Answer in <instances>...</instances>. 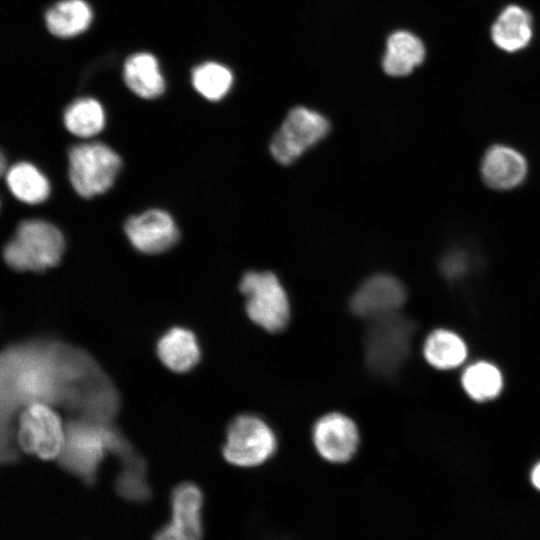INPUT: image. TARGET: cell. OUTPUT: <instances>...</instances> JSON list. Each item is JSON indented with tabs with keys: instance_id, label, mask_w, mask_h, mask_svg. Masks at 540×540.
Returning a JSON list of instances; mask_svg holds the SVG:
<instances>
[{
	"instance_id": "1",
	"label": "cell",
	"mask_w": 540,
	"mask_h": 540,
	"mask_svg": "<svg viewBox=\"0 0 540 540\" xmlns=\"http://www.w3.org/2000/svg\"><path fill=\"white\" fill-rule=\"evenodd\" d=\"M85 351L56 341H30L9 346L1 357L2 449L14 447L10 429L14 413L34 402L62 405L76 412L101 372Z\"/></svg>"
},
{
	"instance_id": "2",
	"label": "cell",
	"mask_w": 540,
	"mask_h": 540,
	"mask_svg": "<svg viewBox=\"0 0 540 540\" xmlns=\"http://www.w3.org/2000/svg\"><path fill=\"white\" fill-rule=\"evenodd\" d=\"M108 452L121 461L135 454L128 439L111 422L78 416L65 425V442L57 459L64 470L91 484Z\"/></svg>"
},
{
	"instance_id": "3",
	"label": "cell",
	"mask_w": 540,
	"mask_h": 540,
	"mask_svg": "<svg viewBox=\"0 0 540 540\" xmlns=\"http://www.w3.org/2000/svg\"><path fill=\"white\" fill-rule=\"evenodd\" d=\"M64 248V237L56 226L30 219L19 224L3 249V258L13 270L41 272L59 263Z\"/></svg>"
},
{
	"instance_id": "4",
	"label": "cell",
	"mask_w": 540,
	"mask_h": 540,
	"mask_svg": "<svg viewBox=\"0 0 540 540\" xmlns=\"http://www.w3.org/2000/svg\"><path fill=\"white\" fill-rule=\"evenodd\" d=\"M413 333V322L399 312L368 320L364 335L367 367L378 376H393L408 357Z\"/></svg>"
},
{
	"instance_id": "5",
	"label": "cell",
	"mask_w": 540,
	"mask_h": 540,
	"mask_svg": "<svg viewBox=\"0 0 540 540\" xmlns=\"http://www.w3.org/2000/svg\"><path fill=\"white\" fill-rule=\"evenodd\" d=\"M249 319L270 333L283 330L290 318L287 293L277 276L268 271H249L240 282Z\"/></svg>"
},
{
	"instance_id": "6",
	"label": "cell",
	"mask_w": 540,
	"mask_h": 540,
	"mask_svg": "<svg viewBox=\"0 0 540 540\" xmlns=\"http://www.w3.org/2000/svg\"><path fill=\"white\" fill-rule=\"evenodd\" d=\"M68 173L74 190L84 198L106 192L121 167L119 155L100 142L78 144L68 152Z\"/></svg>"
},
{
	"instance_id": "7",
	"label": "cell",
	"mask_w": 540,
	"mask_h": 540,
	"mask_svg": "<svg viewBox=\"0 0 540 540\" xmlns=\"http://www.w3.org/2000/svg\"><path fill=\"white\" fill-rule=\"evenodd\" d=\"M276 448L277 438L268 423L256 415L242 414L229 423L222 453L228 463L250 468L269 460Z\"/></svg>"
},
{
	"instance_id": "8",
	"label": "cell",
	"mask_w": 540,
	"mask_h": 540,
	"mask_svg": "<svg viewBox=\"0 0 540 540\" xmlns=\"http://www.w3.org/2000/svg\"><path fill=\"white\" fill-rule=\"evenodd\" d=\"M15 438L27 454L43 460L58 458L65 442V425L49 404L34 402L22 409Z\"/></svg>"
},
{
	"instance_id": "9",
	"label": "cell",
	"mask_w": 540,
	"mask_h": 540,
	"mask_svg": "<svg viewBox=\"0 0 540 540\" xmlns=\"http://www.w3.org/2000/svg\"><path fill=\"white\" fill-rule=\"evenodd\" d=\"M328 131L329 123L320 113L295 107L275 133L270 143L271 154L279 163L290 164L325 137Z\"/></svg>"
},
{
	"instance_id": "10",
	"label": "cell",
	"mask_w": 540,
	"mask_h": 540,
	"mask_svg": "<svg viewBox=\"0 0 540 540\" xmlns=\"http://www.w3.org/2000/svg\"><path fill=\"white\" fill-rule=\"evenodd\" d=\"M312 440L318 454L330 463H345L356 453L359 431L348 416L332 412L320 417L312 429Z\"/></svg>"
},
{
	"instance_id": "11",
	"label": "cell",
	"mask_w": 540,
	"mask_h": 540,
	"mask_svg": "<svg viewBox=\"0 0 540 540\" xmlns=\"http://www.w3.org/2000/svg\"><path fill=\"white\" fill-rule=\"evenodd\" d=\"M407 293L397 278L378 274L365 280L353 294L350 307L354 314L366 320L398 313Z\"/></svg>"
},
{
	"instance_id": "12",
	"label": "cell",
	"mask_w": 540,
	"mask_h": 540,
	"mask_svg": "<svg viewBox=\"0 0 540 540\" xmlns=\"http://www.w3.org/2000/svg\"><path fill=\"white\" fill-rule=\"evenodd\" d=\"M202 505L203 495L197 485L179 484L171 495V522L156 533L154 540H201Z\"/></svg>"
},
{
	"instance_id": "13",
	"label": "cell",
	"mask_w": 540,
	"mask_h": 540,
	"mask_svg": "<svg viewBox=\"0 0 540 540\" xmlns=\"http://www.w3.org/2000/svg\"><path fill=\"white\" fill-rule=\"evenodd\" d=\"M124 231L133 247L146 254L164 252L179 239L174 220L167 212L159 209H151L129 218Z\"/></svg>"
},
{
	"instance_id": "14",
	"label": "cell",
	"mask_w": 540,
	"mask_h": 540,
	"mask_svg": "<svg viewBox=\"0 0 540 540\" xmlns=\"http://www.w3.org/2000/svg\"><path fill=\"white\" fill-rule=\"evenodd\" d=\"M481 174L484 182L493 189H512L525 179L527 162L517 150L504 145H494L482 158Z\"/></svg>"
},
{
	"instance_id": "15",
	"label": "cell",
	"mask_w": 540,
	"mask_h": 540,
	"mask_svg": "<svg viewBox=\"0 0 540 540\" xmlns=\"http://www.w3.org/2000/svg\"><path fill=\"white\" fill-rule=\"evenodd\" d=\"M156 352L160 361L176 373L190 371L201 358L196 335L192 330L180 326H174L160 336Z\"/></svg>"
},
{
	"instance_id": "16",
	"label": "cell",
	"mask_w": 540,
	"mask_h": 540,
	"mask_svg": "<svg viewBox=\"0 0 540 540\" xmlns=\"http://www.w3.org/2000/svg\"><path fill=\"white\" fill-rule=\"evenodd\" d=\"M533 36L531 14L519 5L506 6L491 27L494 44L509 53L525 48Z\"/></svg>"
},
{
	"instance_id": "17",
	"label": "cell",
	"mask_w": 540,
	"mask_h": 540,
	"mask_svg": "<svg viewBox=\"0 0 540 540\" xmlns=\"http://www.w3.org/2000/svg\"><path fill=\"white\" fill-rule=\"evenodd\" d=\"M425 58V46L420 38L409 31H396L387 39L382 66L390 76H405L419 66Z\"/></svg>"
},
{
	"instance_id": "18",
	"label": "cell",
	"mask_w": 540,
	"mask_h": 540,
	"mask_svg": "<svg viewBox=\"0 0 540 540\" xmlns=\"http://www.w3.org/2000/svg\"><path fill=\"white\" fill-rule=\"evenodd\" d=\"M123 77L128 88L137 96L152 99L160 96L165 83L157 59L149 53H136L124 63Z\"/></svg>"
},
{
	"instance_id": "19",
	"label": "cell",
	"mask_w": 540,
	"mask_h": 540,
	"mask_svg": "<svg viewBox=\"0 0 540 540\" xmlns=\"http://www.w3.org/2000/svg\"><path fill=\"white\" fill-rule=\"evenodd\" d=\"M92 19L89 5L83 0H62L45 14L48 30L55 36L68 38L85 31Z\"/></svg>"
},
{
	"instance_id": "20",
	"label": "cell",
	"mask_w": 540,
	"mask_h": 540,
	"mask_svg": "<svg viewBox=\"0 0 540 540\" xmlns=\"http://www.w3.org/2000/svg\"><path fill=\"white\" fill-rule=\"evenodd\" d=\"M423 355L432 367L448 370L460 366L465 361L467 347L455 332L436 329L427 336L423 345Z\"/></svg>"
},
{
	"instance_id": "21",
	"label": "cell",
	"mask_w": 540,
	"mask_h": 540,
	"mask_svg": "<svg viewBox=\"0 0 540 540\" xmlns=\"http://www.w3.org/2000/svg\"><path fill=\"white\" fill-rule=\"evenodd\" d=\"M6 182L11 193L27 204H39L50 193V184L45 175L27 162L11 166L6 174Z\"/></svg>"
},
{
	"instance_id": "22",
	"label": "cell",
	"mask_w": 540,
	"mask_h": 540,
	"mask_svg": "<svg viewBox=\"0 0 540 540\" xmlns=\"http://www.w3.org/2000/svg\"><path fill=\"white\" fill-rule=\"evenodd\" d=\"M461 384L467 395L478 402L496 398L503 387L500 370L492 363L479 361L468 366L462 374Z\"/></svg>"
},
{
	"instance_id": "23",
	"label": "cell",
	"mask_w": 540,
	"mask_h": 540,
	"mask_svg": "<svg viewBox=\"0 0 540 540\" xmlns=\"http://www.w3.org/2000/svg\"><path fill=\"white\" fill-rule=\"evenodd\" d=\"M64 124L70 133L78 137H92L104 127V110L93 98L77 99L66 108Z\"/></svg>"
},
{
	"instance_id": "24",
	"label": "cell",
	"mask_w": 540,
	"mask_h": 540,
	"mask_svg": "<svg viewBox=\"0 0 540 540\" xmlns=\"http://www.w3.org/2000/svg\"><path fill=\"white\" fill-rule=\"evenodd\" d=\"M233 83L231 71L216 62H206L197 66L192 72L194 88L208 100L218 101L230 90Z\"/></svg>"
},
{
	"instance_id": "25",
	"label": "cell",
	"mask_w": 540,
	"mask_h": 540,
	"mask_svg": "<svg viewBox=\"0 0 540 540\" xmlns=\"http://www.w3.org/2000/svg\"><path fill=\"white\" fill-rule=\"evenodd\" d=\"M115 487L118 494L130 501H145L151 496L146 481V463L136 453L122 461Z\"/></svg>"
},
{
	"instance_id": "26",
	"label": "cell",
	"mask_w": 540,
	"mask_h": 540,
	"mask_svg": "<svg viewBox=\"0 0 540 540\" xmlns=\"http://www.w3.org/2000/svg\"><path fill=\"white\" fill-rule=\"evenodd\" d=\"M468 266L469 261L466 255L460 251L449 253L442 261V271L449 279L463 276Z\"/></svg>"
},
{
	"instance_id": "27",
	"label": "cell",
	"mask_w": 540,
	"mask_h": 540,
	"mask_svg": "<svg viewBox=\"0 0 540 540\" xmlns=\"http://www.w3.org/2000/svg\"><path fill=\"white\" fill-rule=\"evenodd\" d=\"M530 481L535 489L540 491V462L536 463L530 472Z\"/></svg>"
}]
</instances>
